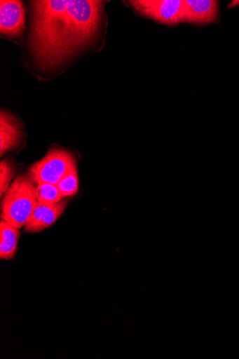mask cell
Here are the masks:
<instances>
[{
  "instance_id": "6da1fadb",
  "label": "cell",
  "mask_w": 239,
  "mask_h": 359,
  "mask_svg": "<svg viewBox=\"0 0 239 359\" xmlns=\"http://www.w3.org/2000/svg\"><path fill=\"white\" fill-rule=\"evenodd\" d=\"M29 47L46 70L57 69L95 42L104 4L93 0L31 1Z\"/></svg>"
},
{
  "instance_id": "7a4b0ae2",
  "label": "cell",
  "mask_w": 239,
  "mask_h": 359,
  "mask_svg": "<svg viewBox=\"0 0 239 359\" xmlns=\"http://www.w3.org/2000/svg\"><path fill=\"white\" fill-rule=\"evenodd\" d=\"M37 184L27 173L18 175L2 198L1 217L20 229L38 204Z\"/></svg>"
},
{
  "instance_id": "3957f363",
  "label": "cell",
  "mask_w": 239,
  "mask_h": 359,
  "mask_svg": "<svg viewBox=\"0 0 239 359\" xmlns=\"http://www.w3.org/2000/svg\"><path fill=\"white\" fill-rule=\"evenodd\" d=\"M77 168L74 155L63 149L53 148L40 161L31 165L28 174L36 182L57 183Z\"/></svg>"
},
{
  "instance_id": "277c9868",
  "label": "cell",
  "mask_w": 239,
  "mask_h": 359,
  "mask_svg": "<svg viewBox=\"0 0 239 359\" xmlns=\"http://www.w3.org/2000/svg\"><path fill=\"white\" fill-rule=\"evenodd\" d=\"M128 4L135 12L168 26L179 22L182 0H135Z\"/></svg>"
},
{
  "instance_id": "5b68a950",
  "label": "cell",
  "mask_w": 239,
  "mask_h": 359,
  "mask_svg": "<svg viewBox=\"0 0 239 359\" xmlns=\"http://www.w3.org/2000/svg\"><path fill=\"white\" fill-rule=\"evenodd\" d=\"M219 10L215 0H183L179 22L199 25L214 23L218 20Z\"/></svg>"
},
{
  "instance_id": "8992f818",
  "label": "cell",
  "mask_w": 239,
  "mask_h": 359,
  "mask_svg": "<svg viewBox=\"0 0 239 359\" xmlns=\"http://www.w3.org/2000/svg\"><path fill=\"white\" fill-rule=\"evenodd\" d=\"M25 10L21 1L0 2V32L10 38L20 37L25 29Z\"/></svg>"
},
{
  "instance_id": "52a82bcc",
  "label": "cell",
  "mask_w": 239,
  "mask_h": 359,
  "mask_svg": "<svg viewBox=\"0 0 239 359\" xmlns=\"http://www.w3.org/2000/svg\"><path fill=\"white\" fill-rule=\"evenodd\" d=\"M67 205V201L51 205L38 203L24 226L25 231L38 233L47 229L63 215Z\"/></svg>"
},
{
  "instance_id": "ba28073f",
  "label": "cell",
  "mask_w": 239,
  "mask_h": 359,
  "mask_svg": "<svg viewBox=\"0 0 239 359\" xmlns=\"http://www.w3.org/2000/svg\"><path fill=\"white\" fill-rule=\"evenodd\" d=\"M22 128L18 119L9 113L0 114V154L6 153L18 147L22 140Z\"/></svg>"
},
{
  "instance_id": "9c48e42d",
  "label": "cell",
  "mask_w": 239,
  "mask_h": 359,
  "mask_svg": "<svg viewBox=\"0 0 239 359\" xmlns=\"http://www.w3.org/2000/svg\"><path fill=\"white\" fill-rule=\"evenodd\" d=\"M20 237L19 229L2 219L0 221V258L13 259L17 252L18 241Z\"/></svg>"
},
{
  "instance_id": "30bf717a",
  "label": "cell",
  "mask_w": 239,
  "mask_h": 359,
  "mask_svg": "<svg viewBox=\"0 0 239 359\" xmlns=\"http://www.w3.org/2000/svg\"><path fill=\"white\" fill-rule=\"evenodd\" d=\"M37 201L44 205H55L62 201V196L56 184L40 183L37 184Z\"/></svg>"
},
{
  "instance_id": "8fae6325",
  "label": "cell",
  "mask_w": 239,
  "mask_h": 359,
  "mask_svg": "<svg viewBox=\"0 0 239 359\" xmlns=\"http://www.w3.org/2000/svg\"><path fill=\"white\" fill-rule=\"evenodd\" d=\"M17 172L15 163L9 158L4 159L0 163V195L1 198L11 185V182Z\"/></svg>"
},
{
  "instance_id": "7c38bea8",
  "label": "cell",
  "mask_w": 239,
  "mask_h": 359,
  "mask_svg": "<svg viewBox=\"0 0 239 359\" xmlns=\"http://www.w3.org/2000/svg\"><path fill=\"white\" fill-rule=\"evenodd\" d=\"M63 198L73 197L78 191L77 168L65 175L57 184Z\"/></svg>"
},
{
  "instance_id": "4fadbf2b",
  "label": "cell",
  "mask_w": 239,
  "mask_h": 359,
  "mask_svg": "<svg viewBox=\"0 0 239 359\" xmlns=\"http://www.w3.org/2000/svg\"><path fill=\"white\" fill-rule=\"evenodd\" d=\"M238 6H239V1H236V0H235V1H233L229 4V6H228V9L233 8L234 7Z\"/></svg>"
}]
</instances>
